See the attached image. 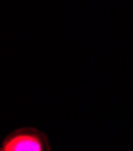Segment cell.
<instances>
[{
  "label": "cell",
  "instance_id": "cell-1",
  "mask_svg": "<svg viewBox=\"0 0 133 151\" xmlns=\"http://www.w3.org/2000/svg\"><path fill=\"white\" fill-rule=\"evenodd\" d=\"M0 151H47V143L41 134L22 131L6 138Z\"/></svg>",
  "mask_w": 133,
  "mask_h": 151
}]
</instances>
